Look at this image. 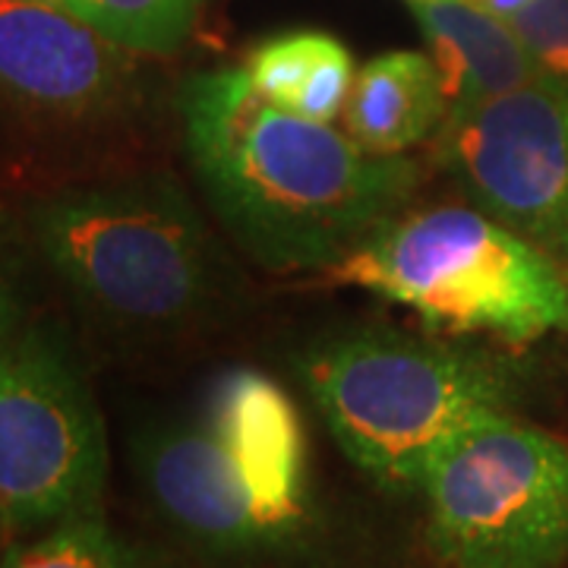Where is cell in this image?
Returning a JSON list of instances; mask_svg holds the SVG:
<instances>
[{
	"instance_id": "6da1fadb",
	"label": "cell",
	"mask_w": 568,
	"mask_h": 568,
	"mask_svg": "<svg viewBox=\"0 0 568 568\" xmlns=\"http://www.w3.org/2000/svg\"><path fill=\"white\" fill-rule=\"evenodd\" d=\"M186 162L215 219L268 272H320L398 209L420 181L335 123L306 121L253 89L244 67L190 73L178 89Z\"/></svg>"
},
{
	"instance_id": "7a4b0ae2",
	"label": "cell",
	"mask_w": 568,
	"mask_h": 568,
	"mask_svg": "<svg viewBox=\"0 0 568 568\" xmlns=\"http://www.w3.org/2000/svg\"><path fill=\"white\" fill-rule=\"evenodd\" d=\"M133 470L164 528L203 559L282 556L316 521L304 414L263 369H227L193 414L142 426Z\"/></svg>"
},
{
	"instance_id": "3957f363",
	"label": "cell",
	"mask_w": 568,
	"mask_h": 568,
	"mask_svg": "<svg viewBox=\"0 0 568 568\" xmlns=\"http://www.w3.org/2000/svg\"><path fill=\"white\" fill-rule=\"evenodd\" d=\"M297 369L347 462L392 496H420L443 448L521 392L487 351L383 328L316 342Z\"/></svg>"
},
{
	"instance_id": "277c9868",
	"label": "cell",
	"mask_w": 568,
	"mask_h": 568,
	"mask_svg": "<svg viewBox=\"0 0 568 568\" xmlns=\"http://www.w3.org/2000/svg\"><path fill=\"white\" fill-rule=\"evenodd\" d=\"M29 224L67 291L118 328H178L215 297L219 246L168 174L63 190L36 203Z\"/></svg>"
},
{
	"instance_id": "5b68a950",
	"label": "cell",
	"mask_w": 568,
	"mask_h": 568,
	"mask_svg": "<svg viewBox=\"0 0 568 568\" xmlns=\"http://www.w3.org/2000/svg\"><path fill=\"white\" fill-rule=\"evenodd\" d=\"M328 278L407 306L429 328L530 345L568 335V268L477 205L395 215Z\"/></svg>"
},
{
	"instance_id": "8992f818",
	"label": "cell",
	"mask_w": 568,
	"mask_h": 568,
	"mask_svg": "<svg viewBox=\"0 0 568 568\" xmlns=\"http://www.w3.org/2000/svg\"><path fill=\"white\" fill-rule=\"evenodd\" d=\"M420 499L446 568H568V439L515 410L455 436Z\"/></svg>"
},
{
	"instance_id": "52a82bcc",
	"label": "cell",
	"mask_w": 568,
	"mask_h": 568,
	"mask_svg": "<svg viewBox=\"0 0 568 568\" xmlns=\"http://www.w3.org/2000/svg\"><path fill=\"white\" fill-rule=\"evenodd\" d=\"M108 433L70 347L48 325L0 345V499L20 537L102 511Z\"/></svg>"
},
{
	"instance_id": "ba28073f",
	"label": "cell",
	"mask_w": 568,
	"mask_h": 568,
	"mask_svg": "<svg viewBox=\"0 0 568 568\" xmlns=\"http://www.w3.org/2000/svg\"><path fill=\"white\" fill-rule=\"evenodd\" d=\"M436 162L477 209L568 268V92L534 80L452 114Z\"/></svg>"
},
{
	"instance_id": "9c48e42d",
	"label": "cell",
	"mask_w": 568,
	"mask_h": 568,
	"mask_svg": "<svg viewBox=\"0 0 568 568\" xmlns=\"http://www.w3.org/2000/svg\"><path fill=\"white\" fill-rule=\"evenodd\" d=\"M130 51L48 0H0V102L54 123L102 121L130 95Z\"/></svg>"
},
{
	"instance_id": "30bf717a",
	"label": "cell",
	"mask_w": 568,
	"mask_h": 568,
	"mask_svg": "<svg viewBox=\"0 0 568 568\" xmlns=\"http://www.w3.org/2000/svg\"><path fill=\"white\" fill-rule=\"evenodd\" d=\"M448 95V118L537 80L518 36L480 0H407Z\"/></svg>"
},
{
	"instance_id": "8fae6325",
	"label": "cell",
	"mask_w": 568,
	"mask_h": 568,
	"mask_svg": "<svg viewBox=\"0 0 568 568\" xmlns=\"http://www.w3.org/2000/svg\"><path fill=\"white\" fill-rule=\"evenodd\" d=\"M448 121V95L424 51H386L366 61L345 104V130L369 152L407 155L436 140Z\"/></svg>"
},
{
	"instance_id": "7c38bea8",
	"label": "cell",
	"mask_w": 568,
	"mask_h": 568,
	"mask_svg": "<svg viewBox=\"0 0 568 568\" xmlns=\"http://www.w3.org/2000/svg\"><path fill=\"white\" fill-rule=\"evenodd\" d=\"M244 70L265 102L320 123H332L345 114L357 77L345 41L316 29L282 32L260 41L250 51Z\"/></svg>"
},
{
	"instance_id": "4fadbf2b",
	"label": "cell",
	"mask_w": 568,
	"mask_h": 568,
	"mask_svg": "<svg viewBox=\"0 0 568 568\" xmlns=\"http://www.w3.org/2000/svg\"><path fill=\"white\" fill-rule=\"evenodd\" d=\"M130 54L164 58L193 36L209 0H51Z\"/></svg>"
},
{
	"instance_id": "5bb4252c",
	"label": "cell",
	"mask_w": 568,
	"mask_h": 568,
	"mask_svg": "<svg viewBox=\"0 0 568 568\" xmlns=\"http://www.w3.org/2000/svg\"><path fill=\"white\" fill-rule=\"evenodd\" d=\"M7 568H152L133 544L104 521L102 511L67 518L13 549Z\"/></svg>"
},
{
	"instance_id": "9a60e30c",
	"label": "cell",
	"mask_w": 568,
	"mask_h": 568,
	"mask_svg": "<svg viewBox=\"0 0 568 568\" xmlns=\"http://www.w3.org/2000/svg\"><path fill=\"white\" fill-rule=\"evenodd\" d=\"M537 80L568 92V0H530L508 17Z\"/></svg>"
},
{
	"instance_id": "2e32d148",
	"label": "cell",
	"mask_w": 568,
	"mask_h": 568,
	"mask_svg": "<svg viewBox=\"0 0 568 568\" xmlns=\"http://www.w3.org/2000/svg\"><path fill=\"white\" fill-rule=\"evenodd\" d=\"M26 325V297H22L20 272L7 246L0 244V345Z\"/></svg>"
},
{
	"instance_id": "e0dca14e",
	"label": "cell",
	"mask_w": 568,
	"mask_h": 568,
	"mask_svg": "<svg viewBox=\"0 0 568 568\" xmlns=\"http://www.w3.org/2000/svg\"><path fill=\"white\" fill-rule=\"evenodd\" d=\"M17 547H20V534L13 528V518H10V511H7L3 499H0V568H7Z\"/></svg>"
},
{
	"instance_id": "ac0fdd59",
	"label": "cell",
	"mask_w": 568,
	"mask_h": 568,
	"mask_svg": "<svg viewBox=\"0 0 568 568\" xmlns=\"http://www.w3.org/2000/svg\"><path fill=\"white\" fill-rule=\"evenodd\" d=\"M487 10H493L496 17H503V20H508L511 13H518L521 7H528L530 0H480Z\"/></svg>"
},
{
	"instance_id": "d6986e66",
	"label": "cell",
	"mask_w": 568,
	"mask_h": 568,
	"mask_svg": "<svg viewBox=\"0 0 568 568\" xmlns=\"http://www.w3.org/2000/svg\"><path fill=\"white\" fill-rule=\"evenodd\" d=\"M48 3H51V0H48Z\"/></svg>"
}]
</instances>
